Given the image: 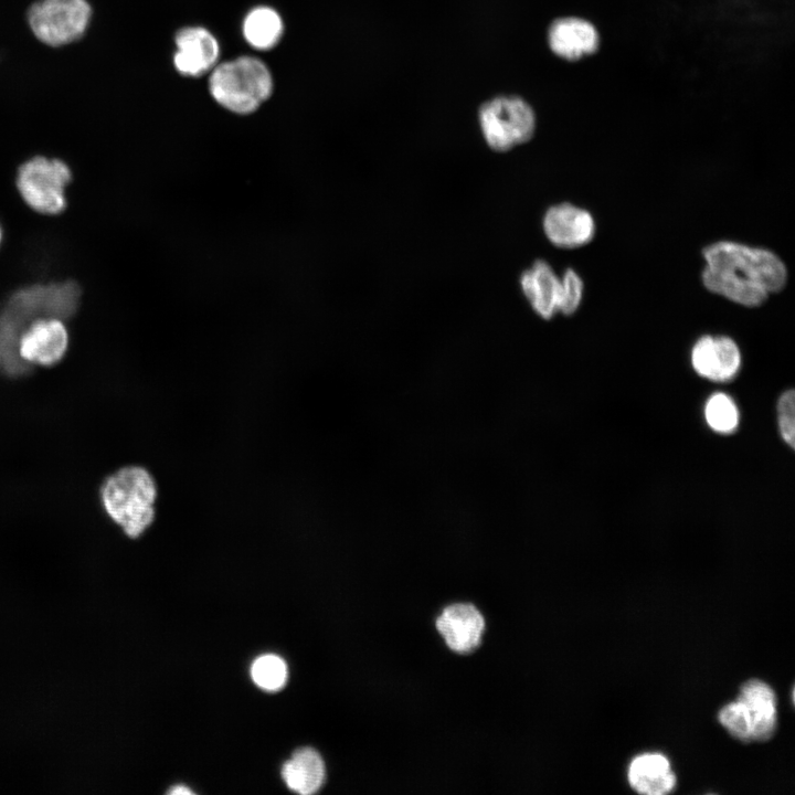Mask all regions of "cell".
Here are the masks:
<instances>
[{"label": "cell", "instance_id": "5b68a950", "mask_svg": "<svg viewBox=\"0 0 795 795\" xmlns=\"http://www.w3.org/2000/svg\"><path fill=\"white\" fill-rule=\"evenodd\" d=\"M93 18L88 0H34L25 11L31 34L41 44L61 49L81 41Z\"/></svg>", "mask_w": 795, "mask_h": 795}, {"label": "cell", "instance_id": "cb8c5ba5", "mask_svg": "<svg viewBox=\"0 0 795 795\" xmlns=\"http://www.w3.org/2000/svg\"><path fill=\"white\" fill-rule=\"evenodd\" d=\"M170 795H192L193 792L184 785H176L167 792Z\"/></svg>", "mask_w": 795, "mask_h": 795}, {"label": "cell", "instance_id": "7402d4cb", "mask_svg": "<svg viewBox=\"0 0 795 795\" xmlns=\"http://www.w3.org/2000/svg\"><path fill=\"white\" fill-rule=\"evenodd\" d=\"M560 280L559 312L569 316L576 311L582 301L584 284L573 268H568Z\"/></svg>", "mask_w": 795, "mask_h": 795}, {"label": "cell", "instance_id": "3957f363", "mask_svg": "<svg viewBox=\"0 0 795 795\" xmlns=\"http://www.w3.org/2000/svg\"><path fill=\"white\" fill-rule=\"evenodd\" d=\"M157 483L141 466H126L109 475L100 486L99 500L108 518L132 539L153 522Z\"/></svg>", "mask_w": 795, "mask_h": 795}, {"label": "cell", "instance_id": "ac0fdd59", "mask_svg": "<svg viewBox=\"0 0 795 795\" xmlns=\"http://www.w3.org/2000/svg\"><path fill=\"white\" fill-rule=\"evenodd\" d=\"M284 31L280 15L272 8L257 7L243 21V35L257 50H268L277 44Z\"/></svg>", "mask_w": 795, "mask_h": 795}, {"label": "cell", "instance_id": "277c9868", "mask_svg": "<svg viewBox=\"0 0 795 795\" xmlns=\"http://www.w3.org/2000/svg\"><path fill=\"white\" fill-rule=\"evenodd\" d=\"M212 97L236 114H250L265 102L273 91V78L258 59L241 56L218 65L210 77Z\"/></svg>", "mask_w": 795, "mask_h": 795}, {"label": "cell", "instance_id": "4fadbf2b", "mask_svg": "<svg viewBox=\"0 0 795 795\" xmlns=\"http://www.w3.org/2000/svg\"><path fill=\"white\" fill-rule=\"evenodd\" d=\"M548 41L552 52L566 61H577L594 53L600 38L594 25L581 18H561L549 28Z\"/></svg>", "mask_w": 795, "mask_h": 795}, {"label": "cell", "instance_id": "7c38bea8", "mask_svg": "<svg viewBox=\"0 0 795 795\" xmlns=\"http://www.w3.org/2000/svg\"><path fill=\"white\" fill-rule=\"evenodd\" d=\"M436 628L451 649L467 653L479 645L485 622L475 606L453 604L438 616Z\"/></svg>", "mask_w": 795, "mask_h": 795}, {"label": "cell", "instance_id": "6da1fadb", "mask_svg": "<svg viewBox=\"0 0 795 795\" xmlns=\"http://www.w3.org/2000/svg\"><path fill=\"white\" fill-rule=\"evenodd\" d=\"M707 289L745 307L761 306L787 280L783 261L772 251L732 241H719L702 251Z\"/></svg>", "mask_w": 795, "mask_h": 795}, {"label": "cell", "instance_id": "e0dca14e", "mask_svg": "<svg viewBox=\"0 0 795 795\" xmlns=\"http://www.w3.org/2000/svg\"><path fill=\"white\" fill-rule=\"evenodd\" d=\"M282 776L289 789L301 795L316 793L325 781V764L317 751L304 748L283 765Z\"/></svg>", "mask_w": 795, "mask_h": 795}, {"label": "cell", "instance_id": "9a60e30c", "mask_svg": "<svg viewBox=\"0 0 795 795\" xmlns=\"http://www.w3.org/2000/svg\"><path fill=\"white\" fill-rule=\"evenodd\" d=\"M746 708L751 727L752 741L768 740L776 729V696L765 682L752 679L743 683L738 696Z\"/></svg>", "mask_w": 795, "mask_h": 795}, {"label": "cell", "instance_id": "d4e9b609", "mask_svg": "<svg viewBox=\"0 0 795 795\" xmlns=\"http://www.w3.org/2000/svg\"><path fill=\"white\" fill-rule=\"evenodd\" d=\"M1 241H2V229H1V225H0V244H1Z\"/></svg>", "mask_w": 795, "mask_h": 795}, {"label": "cell", "instance_id": "ba28073f", "mask_svg": "<svg viewBox=\"0 0 795 795\" xmlns=\"http://www.w3.org/2000/svg\"><path fill=\"white\" fill-rule=\"evenodd\" d=\"M68 347V332L62 319L43 317L33 320L20 333L17 353L21 362L31 370L32 365L51 367L62 360Z\"/></svg>", "mask_w": 795, "mask_h": 795}, {"label": "cell", "instance_id": "52a82bcc", "mask_svg": "<svg viewBox=\"0 0 795 795\" xmlns=\"http://www.w3.org/2000/svg\"><path fill=\"white\" fill-rule=\"evenodd\" d=\"M479 125L487 145L507 151L530 140L536 130V116L520 97H496L481 105Z\"/></svg>", "mask_w": 795, "mask_h": 795}, {"label": "cell", "instance_id": "ffe728a7", "mask_svg": "<svg viewBox=\"0 0 795 795\" xmlns=\"http://www.w3.org/2000/svg\"><path fill=\"white\" fill-rule=\"evenodd\" d=\"M251 676L259 688L275 691L285 685L287 667L280 657L276 655H263L253 662Z\"/></svg>", "mask_w": 795, "mask_h": 795}, {"label": "cell", "instance_id": "7a4b0ae2", "mask_svg": "<svg viewBox=\"0 0 795 795\" xmlns=\"http://www.w3.org/2000/svg\"><path fill=\"white\" fill-rule=\"evenodd\" d=\"M80 288L74 282L38 284L12 294L0 311V373L7 377L26 374L19 359L17 342L22 330L43 317H70L77 308Z\"/></svg>", "mask_w": 795, "mask_h": 795}, {"label": "cell", "instance_id": "603a6c76", "mask_svg": "<svg viewBox=\"0 0 795 795\" xmlns=\"http://www.w3.org/2000/svg\"><path fill=\"white\" fill-rule=\"evenodd\" d=\"M778 428L783 441L791 448L795 446V394L794 390L783 392L777 402Z\"/></svg>", "mask_w": 795, "mask_h": 795}, {"label": "cell", "instance_id": "2e32d148", "mask_svg": "<svg viewBox=\"0 0 795 795\" xmlns=\"http://www.w3.org/2000/svg\"><path fill=\"white\" fill-rule=\"evenodd\" d=\"M628 783L639 794L665 795L675 788L676 775L664 754L644 753L630 762Z\"/></svg>", "mask_w": 795, "mask_h": 795}, {"label": "cell", "instance_id": "d6986e66", "mask_svg": "<svg viewBox=\"0 0 795 795\" xmlns=\"http://www.w3.org/2000/svg\"><path fill=\"white\" fill-rule=\"evenodd\" d=\"M707 424L717 433H732L739 424V412L733 400L724 393L711 395L704 406Z\"/></svg>", "mask_w": 795, "mask_h": 795}, {"label": "cell", "instance_id": "30bf717a", "mask_svg": "<svg viewBox=\"0 0 795 795\" xmlns=\"http://www.w3.org/2000/svg\"><path fill=\"white\" fill-rule=\"evenodd\" d=\"M691 364L702 378L712 381L731 380L740 370L741 352L727 336H702L691 350Z\"/></svg>", "mask_w": 795, "mask_h": 795}, {"label": "cell", "instance_id": "5bb4252c", "mask_svg": "<svg viewBox=\"0 0 795 795\" xmlns=\"http://www.w3.org/2000/svg\"><path fill=\"white\" fill-rule=\"evenodd\" d=\"M519 283L524 297L540 317L550 319L559 312L561 280L548 262L534 261L521 273Z\"/></svg>", "mask_w": 795, "mask_h": 795}, {"label": "cell", "instance_id": "44dd1931", "mask_svg": "<svg viewBox=\"0 0 795 795\" xmlns=\"http://www.w3.org/2000/svg\"><path fill=\"white\" fill-rule=\"evenodd\" d=\"M718 719L735 739L742 742L752 741L751 721L746 708L740 700L725 704L719 711Z\"/></svg>", "mask_w": 795, "mask_h": 795}, {"label": "cell", "instance_id": "8992f818", "mask_svg": "<svg viewBox=\"0 0 795 795\" xmlns=\"http://www.w3.org/2000/svg\"><path fill=\"white\" fill-rule=\"evenodd\" d=\"M71 179V169L63 160L35 156L19 167L17 188L32 210L53 215L66 206L65 190Z\"/></svg>", "mask_w": 795, "mask_h": 795}, {"label": "cell", "instance_id": "8fae6325", "mask_svg": "<svg viewBox=\"0 0 795 795\" xmlns=\"http://www.w3.org/2000/svg\"><path fill=\"white\" fill-rule=\"evenodd\" d=\"M176 45L173 64L179 73L187 76H200L206 73L219 59L218 41L201 26L180 30L176 35Z\"/></svg>", "mask_w": 795, "mask_h": 795}, {"label": "cell", "instance_id": "9c48e42d", "mask_svg": "<svg viewBox=\"0 0 795 795\" xmlns=\"http://www.w3.org/2000/svg\"><path fill=\"white\" fill-rule=\"evenodd\" d=\"M542 227L548 240L562 248L583 246L595 233L592 214L569 202L550 206L543 215Z\"/></svg>", "mask_w": 795, "mask_h": 795}]
</instances>
